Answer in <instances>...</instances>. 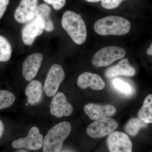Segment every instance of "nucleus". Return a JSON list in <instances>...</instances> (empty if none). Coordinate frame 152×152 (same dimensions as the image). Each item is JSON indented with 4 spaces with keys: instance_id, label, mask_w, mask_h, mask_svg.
Segmentation results:
<instances>
[{
    "instance_id": "obj_1",
    "label": "nucleus",
    "mask_w": 152,
    "mask_h": 152,
    "mask_svg": "<svg viewBox=\"0 0 152 152\" xmlns=\"http://www.w3.org/2000/svg\"><path fill=\"white\" fill-rule=\"evenodd\" d=\"M131 27L130 22L124 18L109 16L97 21L94 25V30L102 36H122L129 32Z\"/></svg>"
},
{
    "instance_id": "obj_2",
    "label": "nucleus",
    "mask_w": 152,
    "mask_h": 152,
    "mask_svg": "<svg viewBox=\"0 0 152 152\" xmlns=\"http://www.w3.org/2000/svg\"><path fill=\"white\" fill-rule=\"evenodd\" d=\"M61 25L74 42L79 45L85 42L87 36L86 27L80 14L66 11L63 15Z\"/></svg>"
},
{
    "instance_id": "obj_3",
    "label": "nucleus",
    "mask_w": 152,
    "mask_h": 152,
    "mask_svg": "<svg viewBox=\"0 0 152 152\" xmlns=\"http://www.w3.org/2000/svg\"><path fill=\"white\" fill-rule=\"evenodd\" d=\"M72 126L68 122H62L53 127L43 140L44 152H60L63 144L70 134Z\"/></svg>"
},
{
    "instance_id": "obj_4",
    "label": "nucleus",
    "mask_w": 152,
    "mask_h": 152,
    "mask_svg": "<svg viewBox=\"0 0 152 152\" xmlns=\"http://www.w3.org/2000/svg\"><path fill=\"white\" fill-rule=\"evenodd\" d=\"M125 55L126 51L122 48L117 46L104 47L95 54L92 59V64L96 67L108 66L117 60L123 58Z\"/></svg>"
},
{
    "instance_id": "obj_5",
    "label": "nucleus",
    "mask_w": 152,
    "mask_h": 152,
    "mask_svg": "<svg viewBox=\"0 0 152 152\" xmlns=\"http://www.w3.org/2000/svg\"><path fill=\"white\" fill-rule=\"evenodd\" d=\"M65 77V74L61 66L55 64L49 70L44 86L46 95L51 97L57 94L60 85Z\"/></svg>"
},
{
    "instance_id": "obj_6",
    "label": "nucleus",
    "mask_w": 152,
    "mask_h": 152,
    "mask_svg": "<svg viewBox=\"0 0 152 152\" xmlns=\"http://www.w3.org/2000/svg\"><path fill=\"white\" fill-rule=\"evenodd\" d=\"M116 120L111 118L95 121L88 127L87 134L94 139L100 138L110 135L118 127Z\"/></svg>"
},
{
    "instance_id": "obj_7",
    "label": "nucleus",
    "mask_w": 152,
    "mask_h": 152,
    "mask_svg": "<svg viewBox=\"0 0 152 152\" xmlns=\"http://www.w3.org/2000/svg\"><path fill=\"white\" fill-rule=\"evenodd\" d=\"M43 137L40 134L39 128L32 127L30 129L28 136L14 141L12 146L15 148H26L31 151L40 149L42 147Z\"/></svg>"
},
{
    "instance_id": "obj_8",
    "label": "nucleus",
    "mask_w": 152,
    "mask_h": 152,
    "mask_svg": "<svg viewBox=\"0 0 152 152\" xmlns=\"http://www.w3.org/2000/svg\"><path fill=\"white\" fill-rule=\"evenodd\" d=\"M107 144L110 152H132V143L125 133L115 132L108 137Z\"/></svg>"
},
{
    "instance_id": "obj_9",
    "label": "nucleus",
    "mask_w": 152,
    "mask_h": 152,
    "mask_svg": "<svg viewBox=\"0 0 152 152\" xmlns=\"http://www.w3.org/2000/svg\"><path fill=\"white\" fill-rule=\"evenodd\" d=\"M38 3V0H21L14 14L15 20L20 23L32 20L35 18Z\"/></svg>"
},
{
    "instance_id": "obj_10",
    "label": "nucleus",
    "mask_w": 152,
    "mask_h": 152,
    "mask_svg": "<svg viewBox=\"0 0 152 152\" xmlns=\"http://www.w3.org/2000/svg\"><path fill=\"white\" fill-rule=\"evenodd\" d=\"M84 110L89 118L94 121L113 116L117 112L116 108L110 104H88L85 106Z\"/></svg>"
},
{
    "instance_id": "obj_11",
    "label": "nucleus",
    "mask_w": 152,
    "mask_h": 152,
    "mask_svg": "<svg viewBox=\"0 0 152 152\" xmlns=\"http://www.w3.org/2000/svg\"><path fill=\"white\" fill-rule=\"evenodd\" d=\"M73 111V108L68 102L65 95L58 92L55 95L50 104V112L53 115L58 118L69 116Z\"/></svg>"
},
{
    "instance_id": "obj_12",
    "label": "nucleus",
    "mask_w": 152,
    "mask_h": 152,
    "mask_svg": "<svg viewBox=\"0 0 152 152\" xmlns=\"http://www.w3.org/2000/svg\"><path fill=\"white\" fill-rule=\"evenodd\" d=\"M43 60V56L39 53L30 55L23 63L22 74L26 80L31 81L37 75Z\"/></svg>"
},
{
    "instance_id": "obj_13",
    "label": "nucleus",
    "mask_w": 152,
    "mask_h": 152,
    "mask_svg": "<svg viewBox=\"0 0 152 152\" xmlns=\"http://www.w3.org/2000/svg\"><path fill=\"white\" fill-rule=\"evenodd\" d=\"M44 31L42 22L39 18L35 17L34 19L26 25L22 31V38L25 45H32L35 39L42 34Z\"/></svg>"
},
{
    "instance_id": "obj_14",
    "label": "nucleus",
    "mask_w": 152,
    "mask_h": 152,
    "mask_svg": "<svg viewBox=\"0 0 152 152\" xmlns=\"http://www.w3.org/2000/svg\"><path fill=\"white\" fill-rule=\"evenodd\" d=\"M77 85L82 89L90 87L92 90L99 91L103 89L105 87V83L99 75L85 72L78 77Z\"/></svg>"
},
{
    "instance_id": "obj_15",
    "label": "nucleus",
    "mask_w": 152,
    "mask_h": 152,
    "mask_svg": "<svg viewBox=\"0 0 152 152\" xmlns=\"http://www.w3.org/2000/svg\"><path fill=\"white\" fill-rule=\"evenodd\" d=\"M135 73V69L130 64L129 60L124 58L120 61L116 65L108 68L105 75L107 78H112L120 75L132 77Z\"/></svg>"
},
{
    "instance_id": "obj_16",
    "label": "nucleus",
    "mask_w": 152,
    "mask_h": 152,
    "mask_svg": "<svg viewBox=\"0 0 152 152\" xmlns=\"http://www.w3.org/2000/svg\"><path fill=\"white\" fill-rule=\"evenodd\" d=\"M42 93V86L41 82L37 80L31 81L25 90V94L28 97V102L31 105L39 102Z\"/></svg>"
},
{
    "instance_id": "obj_17",
    "label": "nucleus",
    "mask_w": 152,
    "mask_h": 152,
    "mask_svg": "<svg viewBox=\"0 0 152 152\" xmlns=\"http://www.w3.org/2000/svg\"><path fill=\"white\" fill-rule=\"evenodd\" d=\"M51 9L46 4H41L38 6L36 16L39 18L42 22L44 30L48 32L53 31L54 24L50 18Z\"/></svg>"
},
{
    "instance_id": "obj_18",
    "label": "nucleus",
    "mask_w": 152,
    "mask_h": 152,
    "mask_svg": "<svg viewBox=\"0 0 152 152\" xmlns=\"http://www.w3.org/2000/svg\"><path fill=\"white\" fill-rule=\"evenodd\" d=\"M112 85L114 91L123 96L130 97L134 94V89L122 79L118 78L114 79L112 81Z\"/></svg>"
},
{
    "instance_id": "obj_19",
    "label": "nucleus",
    "mask_w": 152,
    "mask_h": 152,
    "mask_svg": "<svg viewBox=\"0 0 152 152\" xmlns=\"http://www.w3.org/2000/svg\"><path fill=\"white\" fill-rule=\"evenodd\" d=\"M138 115L139 118L145 123L152 124V94L145 98Z\"/></svg>"
},
{
    "instance_id": "obj_20",
    "label": "nucleus",
    "mask_w": 152,
    "mask_h": 152,
    "mask_svg": "<svg viewBox=\"0 0 152 152\" xmlns=\"http://www.w3.org/2000/svg\"><path fill=\"white\" fill-rule=\"evenodd\" d=\"M148 126V124L139 118H133L125 125V130L129 135L134 137L137 134L142 128L146 127Z\"/></svg>"
},
{
    "instance_id": "obj_21",
    "label": "nucleus",
    "mask_w": 152,
    "mask_h": 152,
    "mask_svg": "<svg viewBox=\"0 0 152 152\" xmlns=\"http://www.w3.org/2000/svg\"><path fill=\"white\" fill-rule=\"evenodd\" d=\"M12 48L10 43L4 37L0 35V62H7L12 56Z\"/></svg>"
},
{
    "instance_id": "obj_22",
    "label": "nucleus",
    "mask_w": 152,
    "mask_h": 152,
    "mask_svg": "<svg viewBox=\"0 0 152 152\" xmlns=\"http://www.w3.org/2000/svg\"><path fill=\"white\" fill-rule=\"evenodd\" d=\"M15 99V96L12 93L5 90H0V110L12 105Z\"/></svg>"
},
{
    "instance_id": "obj_23",
    "label": "nucleus",
    "mask_w": 152,
    "mask_h": 152,
    "mask_svg": "<svg viewBox=\"0 0 152 152\" xmlns=\"http://www.w3.org/2000/svg\"><path fill=\"white\" fill-rule=\"evenodd\" d=\"M124 0H102V7L107 10L116 8Z\"/></svg>"
},
{
    "instance_id": "obj_24",
    "label": "nucleus",
    "mask_w": 152,
    "mask_h": 152,
    "mask_svg": "<svg viewBox=\"0 0 152 152\" xmlns=\"http://www.w3.org/2000/svg\"><path fill=\"white\" fill-rule=\"evenodd\" d=\"M46 3L52 5L56 10H59L62 8L65 5L66 0H44Z\"/></svg>"
},
{
    "instance_id": "obj_25",
    "label": "nucleus",
    "mask_w": 152,
    "mask_h": 152,
    "mask_svg": "<svg viewBox=\"0 0 152 152\" xmlns=\"http://www.w3.org/2000/svg\"><path fill=\"white\" fill-rule=\"evenodd\" d=\"M9 2L10 0H0V19L2 18L5 12Z\"/></svg>"
},
{
    "instance_id": "obj_26",
    "label": "nucleus",
    "mask_w": 152,
    "mask_h": 152,
    "mask_svg": "<svg viewBox=\"0 0 152 152\" xmlns=\"http://www.w3.org/2000/svg\"><path fill=\"white\" fill-rule=\"evenodd\" d=\"M4 124L2 121L0 120V139L4 134Z\"/></svg>"
},
{
    "instance_id": "obj_27",
    "label": "nucleus",
    "mask_w": 152,
    "mask_h": 152,
    "mask_svg": "<svg viewBox=\"0 0 152 152\" xmlns=\"http://www.w3.org/2000/svg\"><path fill=\"white\" fill-rule=\"evenodd\" d=\"M146 53L149 56H152V43L151 44L149 48L147 49Z\"/></svg>"
},
{
    "instance_id": "obj_28",
    "label": "nucleus",
    "mask_w": 152,
    "mask_h": 152,
    "mask_svg": "<svg viewBox=\"0 0 152 152\" xmlns=\"http://www.w3.org/2000/svg\"><path fill=\"white\" fill-rule=\"evenodd\" d=\"M85 1L89 2L96 3L100 1H102V0H85Z\"/></svg>"
}]
</instances>
